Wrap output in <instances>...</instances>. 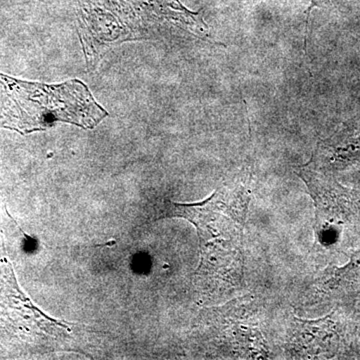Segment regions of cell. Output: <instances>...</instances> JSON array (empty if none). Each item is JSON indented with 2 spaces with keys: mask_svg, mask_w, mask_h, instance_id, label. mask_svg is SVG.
<instances>
[{
  "mask_svg": "<svg viewBox=\"0 0 360 360\" xmlns=\"http://www.w3.org/2000/svg\"><path fill=\"white\" fill-rule=\"evenodd\" d=\"M0 87L4 97L0 116L6 127L13 124L11 129L34 131L58 122L94 129L108 116L79 80L46 85L0 75Z\"/></svg>",
  "mask_w": 360,
  "mask_h": 360,
  "instance_id": "cell-2",
  "label": "cell"
},
{
  "mask_svg": "<svg viewBox=\"0 0 360 360\" xmlns=\"http://www.w3.org/2000/svg\"><path fill=\"white\" fill-rule=\"evenodd\" d=\"M309 167L333 175L360 167V113L317 143Z\"/></svg>",
  "mask_w": 360,
  "mask_h": 360,
  "instance_id": "cell-4",
  "label": "cell"
},
{
  "mask_svg": "<svg viewBox=\"0 0 360 360\" xmlns=\"http://www.w3.org/2000/svg\"><path fill=\"white\" fill-rule=\"evenodd\" d=\"M250 189L240 180L224 184L212 196L193 205L167 201L158 217H182L195 225L200 236L198 276L238 284L243 270V231Z\"/></svg>",
  "mask_w": 360,
  "mask_h": 360,
  "instance_id": "cell-1",
  "label": "cell"
},
{
  "mask_svg": "<svg viewBox=\"0 0 360 360\" xmlns=\"http://www.w3.org/2000/svg\"><path fill=\"white\" fill-rule=\"evenodd\" d=\"M348 257L345 265L326 269L319 281L322 292L331 300L348 302L360 298V248Z\"/></svg>",
  "mask_w": 360,
  "mask_h": 360,
  "instance_id": "cell-6",
  "label": "cell"
},
{
  "mask_svg": "<svg viewBox=\"0 0 360 360\" xmlns=\"http://www.w3.org/2000/svg\"><path fill=\"white\" fill-rule=\"evenodd\" d=\"M296 174L315 205V243L328 252H345L360 236V189L341 184L335 175L305 165Z\"/></svg>",
  "mask_w": 360,
  "mask_h": 360,
  "instance_id": "cell-3",
  "label": "cell"
},
{
  "mask_svg": "<svg viewBox=\"0 0 360 360\" xmlns=\"http://www.w3.org/2000/svg\"><path fill=\"white\" fill-rule=\"evenodd\" d=\"M295 345L310 357H330L347 347V326L333 310L323 319L302 321L295 319Z\"/></svg>",
  "mask_w": 360,
  "mask_h": 360,
  "instance_id": "cell-5",
  "label": "cell"
},
{
  "mask_svg": "<svg viewBox=\"0 0 360 360\" xmlns=\"http://www.w3.org/2000/svg\"><path fill=\"white\" fill-rule=\"evenodd\" d=\"M329 2H330V0H311V1H310V6L309 9H307V28L309 27V20L312 9L315 8V7H323L328 6Z\"/></svg>",
  "mask_w": 360,
  "mask_h": 360,
  "instance_id": "cell-7",
  "label": "cell"
}]
</instances>
